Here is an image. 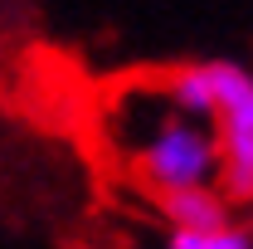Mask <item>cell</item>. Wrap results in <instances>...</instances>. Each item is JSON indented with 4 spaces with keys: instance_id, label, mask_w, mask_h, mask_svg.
<instances>
[{
    "instance_id": "6da1fadb",
    "label": "cell",
    "mask_w": 253,
    "mask_h": 249,
    "mask_svg": "<svg viewBox=\"0 0 253 249\" xmlns=\"http://www.w3.org/2000/svg\"><path fill=\"white\" fill-rule=\"evenodd\" d=\"M107 142L126 181L151 195V205L175 190L214 186L219 176V147L210 123L180 113L151 73H131L126 83H117L107 103Z\"/></svg>"
},
{
    "instance_id": "7a4b0ae2",
    "label": "cell",
    "mask_w": 253,
    "mask_h": 249,
    "mask_svg": "<svg viewBox=\"0 0 253 249\" xmlns=\"http://www.w3.org/2000/svg\"><path fill=\"white\" fill-rule=\"evenodd\" d=\"M210 78V132L219 147V195L239 210L253 200V63L244 59H205Z\"/></svg>"
},
{
    "instance_id": "3957f363",
    "label": "cell",
    "mask_w": 253,
    "mask_h": 249,
    "mask_svg": "<svg viewBox=\"0 0 253 249\" xmlns=\"http://www.w3.org/2000/svg\"><path fill=\"white\" fill-rule=\"evenodd\" d=\"M156 215L166 220L170 230H214V225H229L239 210L219 195V186H195V190L161 195V200H156Z\"/></svg>"
},
{
    "instance_id": "277c9868",
    "label": "cell",
    "mask_w": 253,
    "mask_h": 249,
    "mask_svg": "<svg viewBox=\"0 0 253 249\" xmlns=\"http://www.w3.org/2000/svg\"><path fill=\"white\" fill-rule=\"evenodd\" d=\"M166 249H253V235L234 215L229 225H214V230H170Z\"/></svg>"
},
{
    "instance_id": "5b68a950",
    "label": "cell",
    "mask_w": 253,
    "mask_h": 249,
    "mask_svg": "<svg viewBox=\"0 0 253 249\" xmlns=\"http://www.w3.org/2000/svg\"><path fill=\"white\" fill-rule=\"evenodd\" d=\"M244 225H249V235H253V200L244 205Z\"/></svg>"
}]
</instances>
